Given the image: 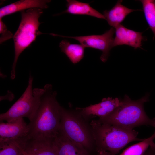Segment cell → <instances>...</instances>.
Returning <instances> with one entry per match:
<instances>
[{
  "instance_id": "cell-1",
  "label": "cell",
  "mask_w": 155,
  "mask_h": 155,
  "mask_svg": "<svg viewBox=\"0 0 155 155\" xmlns=\"http://www.w3.org/2000/svg\"><path fill=\"white\" fill-rule=\"evenodd\" d=\"M34 115L28 124V139L53 138L59 128L62 108L57 99V92L47 84Z\"/></svg>"
},
{
  "instance_id": "cell-2",
  "label": "cell",
  "mask_w": 155,
  "mask_h": 155,
  "mask_svg": "<svg viewBox=\"0 0 155 155\" xmlns=\"http://www.w3.org/2000/svg\"><path fill=\"white\" fill-rule=\"evenodd\" d=\"M149 94H147L134 100L125 95L118 107L109 114L98 120L102 123L129 129L144 125L155 127V118H149L144 108V103L149 101Z\"/></svg>"
},
{
  "instance_id": "cell-3",
  "label": "cell",
  "mask_w": 155,
  "mask_h": 155,
  "mask_svg": "<svg viewBox=\"0 0 155 155\" xmlns=\"http://www.w3.org/2000/svg\"><path fill=\"white\" fill-rule=\"evenodd\" d=\"M90 124L98 152L107 151L116 155L128 143L144 140L137 138L138 133L134 129L102 123L98 119L92 120Z\"/></svg>"
},
{
  "instance_id": "cell-4",
  "label": "cell",
  "mask_w": 155,
  "mask_h": 155,
  "mask_svg": "<svg viewBox=\"0 0 155 155\" xmlns=\"http://www.w3.org/2000/svg\"><path fill=\"white\" fill-rule=\"evenodd\" d=\"M21 12V20L18 28L13 36L15 55L11 71V78L16 77V69L19 56L22 52L42 34L39 30L40 23L39 19L42 14V9L34 8Z\"/></svg>"
},
{
  "instance_id": "cell-5",
  "label": "cell",
  "mask_w": 155,
  "mask_h": 155,
  "mask_svg": "<svg viewBox=\"0 0 155 155\" xmlns=\"http://www.w3.org/2000/svg\"><path fill=\"white\" fill-rule=\"evenodd\" d=\"M87 121L76 108L68 110L62 107L59 131L89 151L95 144L91 127Z\"/></svg>"
},
{
  "instance_id": "cell-6",
  "label": "cell",
  "mask_w": 155,
  "mask_h": 155,
  "mask_svg": "<svg viewBox=\"0 0 155 155\" xmlns=\"http://www.w3.org/2000/svg\"><path fill=\"white\" fill-rule=\"evenodd\" d=\"M33 78L29 77L28 86L19 99L6 112L1 114L0 121L7 122L27 118L30 121L36 111L44 89H32Z\"/></svg>"
},
{
  "instance_id": "cell-7",
  "label": "cell",
  "mask_w": 155,
  "mask_h": 155,
  "mask_svg": "<svg viewBox=\"0 0 155 155\" xmlns=\"http://www.w3.org/2000/svg\"><path fill=\"white\" fill-rule=\"evenodd\" d=\"M115 33V29L112 27L103 34L100 35L69 36L53 34V36L73 39L78 41L85 48H91L101 51L102 53L100 59L103 62H105L109 56L110 51L113 47V36Z\"/></svg>"
},
{
  "instance_id": "cell-8",
  "label": "cell",
  "mask_w": 155,
  "mask_h": 155,
  "mask_svg": "<svg viewBox=\"0 0 155 155\" xmlns=\"http://www.w3.org/2000/svg\"><path fill=\"white\" fill-rule=\"evenodd\" d=\"M29 129L23 118L0 123V142L28 139Z\"/></svg>"
},
{
  "instance_id": "cell-9",
  "label": "cell",
  "mask_w": 155,
  "mask_h": 155,
  "mask_svg": "<svg viewBox=\"0 0 155 155\" xmlns=\"http://www.w3.org/2000/svg\"><path fill=\"white\" fill-rule=\"evenodd\" d=\"M121 100L118 98H104L98 104L85 107H76V109L87 121L96 117L100 118L109 114L119 106Z\"/></svg>"
},
{
  "instance_id": "cell-10",
  "label": "cell",
  "mask_w": 155,
  "mask_h": 155,
  "mask_svg": "<svg viewBox=\"0 0 155 155\" xmlns=\"http://www.w3.org/2000/svg\"><path fill=\"white\" fill-rule=\"evenodd\" d=\"M53 138L29 139L24 140V155H58Z\"/></svg>"
},
{
  "instance_id": "cell-11",
  "label": "cell",
  "mask_w": 155,
  "mask_h": 155,
  "mask_svg": "<svg viewBox=\"0 0 155 155\" xmlns=\"http://www.w3.org/2000/svg\"><path fill=\"white\" fill-rule=\"evenodd\" d=\"M53 141L58 155H91L82 146L70 140L59 130Z\"/></svg>"
},
{
  "instance_id": "cell-12",
  "label": "cell",
  "mask_w": 155,
  "mask_h": 155,
  "mask_svg": "<svg viewBox=\"0 0 155 155\" xmlns=\"http://www.w3.org/2000/svg\"><path fill=\"white\" fill-rule=\"evenodd\" d=\"M115 36L113 46L123 45H128L135 49L141 48L144 40L142 33L128 29L121 24L115 28Z\"/></svg>"
},
{
  "instance_id": "cell-13",
  "label": "cell",
  "mask_w": 155,
  "mask_h": 155,
  "mask_svg": "<svg viewBox=\"0 0 155 155\" xmlns=\"http://www.w3.org/2000/svg\"><path fill=\"white\" fill-rule=\"evenodd\" d=\"M51 1L48 0H21L0 9V19L17 12L34 8L46 9Z\"/></svg>"
},
{
  "instance_id": "cell-14",
  "label": "cell",
  "mask_w": 155,
  "mask_h": 155,
  "mask_svg": "<svg viewBox=\"0 0 155 155\" xmlns=\"http://www.w3.org/2000/svg\"><path fill=\"white\" fill-rule=\"evenodd\" d=\"M122 2V0H118L110 10H106L103 12V15L108 24L115 28L121 24L129 14L138 10L127 7L121 4Z\"/></svg>"
},
{
  "instance_id": "cell-15",
  "label": "cell",
  "mask_w": 155,
  "mask_h": 155,
  "mask_svg": "<svg viewBox=\"0 0 155 155\" xmlns=\"http://www.w3.org/2000/svg\"><path fill=\"white\" fill-rule=\"evenodd\" d=\"M66 1L67 9L62 13H68L75 15H87L106 20L103 14L92 7L88 3H83L75 0H67Z\"/></svg>"
},
{
  "instance_id": "cell-16",
  "label": "cell",
  "mask_w": 155,
  "mask_h": 155,
  "mask_svg": "<svg viewBox=\"0 0 155 155\" xmlns=\"http://www.w3.org/2000/svg\"><path fill=\"white\" fill-rule=\"evenodd\" d=\"M59 46L61 52L74 64L79 62L84 57L85 48L80 44H72L67 40H63L59 43Z\"/></svg>"
},
{
  "instance_id": "cell-17",
  "label": "cell",
  "mask_w": 155,
  "mask_h": 155,
  "mask_svg": "<svg viewBox=\"0 0 155 155\" xmlns=\"http://www.w3.org/2000/svg\"><path fill=\"white\" fill-rule=\"evenodd\" d=\"M155 131L150 137L125 149L120 155H143L149 146L154 143Z\"/></svg>"
},
{
  "instance_id": "cell-18",
  "label": "cell",
  "mask_w": 155,
  "mask_h": 155,
  "mask_svg": "<svg viewBox=\"0 0 155 155\" xmlns=\"http://www.w3.org/2000/svg\"><path fill=\"white\" fill-rule=\"evenodd\" d=\"M146 21L155 36V0H141Z\"/></svg>"
},
{
  "instance_id": "cell-19",
  "label": "cell",
  "mask_w": 155,
  "mask_h": 155,
  "mask_svg": "<svg viewBox=\"0 0 155 155\" xmlns=\"http://www.w3.org/2000/svg\"><path fill=\"white\" fill-rule=\"evenodd\" d=\"M0 155H24L22 140L0 142Z\"/></svg>"
},
{
  "instance_id": "cell-20",
  "label": "cell",
  "mask_w": 155,
  "mask_h": 155,
  "mask_svg": "<svg viewBox=\"0 0 155 155\" xmlns=\"http://www.w3.org/2000/svg\"><path fill=\"white\" fill-rule=\"evenodd\" d=\"M0 19V33L1 34L0 42L2 43L7 40L13 38V36L10 31L8 30L2 19Z\"/></svg>"
},
{
  "instance_id": "cell-21",
  "label": "cell",
  "mask_w": 155,
  "mask_h": 155,
  "mask_svg": "<svg viewBox=\"0 0 155 155\" xmlns=\"http://www.w3.org/2000/svg\"><path fill=\"white\" fill-rule=\"evenodd\" d=\"M143 155H155V143L150 146Z\"/></svg>"
},
{
  "instance_id": "cell-22",
  "label": "cell",
  "mask_w": 155,
  "mask_h": 155,
  "mask_svg": "<svg viewBox=\"0 0 155 155\" xmlns=\"http://www.w3.org/2000/svg\"><path fill=\"white\" fill-rule=\"evenodd\" d=\"M96 155H112V154L109 152L103 151L98 152Z\"/></svg>"
}]
</instances>
